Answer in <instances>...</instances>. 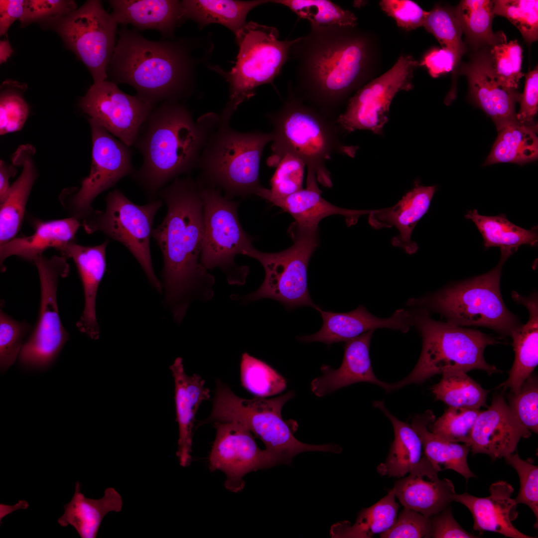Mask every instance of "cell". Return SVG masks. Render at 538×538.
Masks as SVG:
<instances>
[{
  "mask_svg": "<svg viewBox=\"0 0 538 538\" xmlns=\"http://www.w3.org/2000/svg\"><path fill=\"white\" fill-rule=\"evenodd\" d=\"M167 207L162 222L152 232L162 254L165 299L181 319L190 298L199 293L205 300L213 295L215 280L202 265L203 203L197 180L177 178L157 194Z\"/></svg>",
  "mask_w": 538,
  "mask_h": 538,
  "instance_id": "obj_1",
  "label": "cell"
},
{
  "mask_svg": "<svg viewBox=\"0 0 538 538\" xmlns=\"http://www.w3.org/2000/svg\"><path fill=\"white\" fill-rule=\"evenodd\" d=\"M108 68L111 81L133 87L141 100L155 107L186 99L195 87V68L209 58L210 37L152 41L125 27Z\"/></svg>",
  "mask_w": 538,
  "mask_h": 538,
  "instance_id": "obj_2",
  "label": "cell"
},
{
  "mask_svg": "<svg viewBox=\"0 0 538 538\" xmlns=\"http://www.w3.org/2000/svg\"><path fill=\"white\" fill-rule=\"evenodd\" d=\"M297 38L290 55L296 62V85L289 87L303 101L328 118L358 85L368 58L366 40L346 27L310 25Z\"/></svg>",
  "mask_w": 538,
  "mask_h": 538,
  "instance_id": "obj_3",
  "label": "cell"
},
{
  "mask_svg": "<svg viewBox=\"0 0 538 538\" xmlns=\"http://www.w3.org/2000/svg\"><path fill=\"white\" fill-rule=\"evenodd\" d=\"M220 115L205 114L196 121L180 102L165 101L155 106L141 126L133 145L143 157L132 175L149 201L180 175L198 164L202 150L218 126Z\"/></svg>",
  "mask_w": 538,
  "mask_h": 538,
  "instance_id": "obj_4",
  "label": "cell"
},
{
  "mask_svg": "<svg viewBox=\"0 0 538 538\" xmlns=\"http://www.w3.org/2000/svg\"><path fill=\"white\" fill-rule=\"evenodd\" d=\"M272 126V153L269 166L276 167L287 153L300 158L307 173L315 174L317 181L331 187L332 182L326 163L332 154H355V147L343 143V132L333 120L303 101L290 88L287 98L279 110L268 114Z\"/></svg>",
  "mask_w": 538,
  "mask_h": 538,
  "instance_id": "obj_5",
  "label": "cell"
},
{
  "mask_svg": "<svg viewBox=\"0 0 538 538\" xmlns=\"http://www.w3.org/2000/svg\"><path fill=\"white\" fill-rule=\"evenodd\" d=\"M232 115L223 111L220 121L201 152L197 179L202 185L222 190L224 196L246 197L257 195L261 156L273 140L271 133L238 132L230 125Z\"/></svg>",
  "mask_w": 538,
  "mask_h": 538,
  "instance_id": "obj_6",
  "label": "cell"
},
{
  "mask_svg": "<svg viewBox=\"0 0 538 538\" xmlns=\"http://www.w3.org/2000/svg\"><path fill=\"white\" fill-rule=\"evenodd\" d=\"M413 326L422 338L419 359L410 374L395 383L392 390L421 384L431 377L451 370H481L489 375L499 371L484 357L486 347L498 342L479 330L433 319L427 310L410 307Z\"/></svg>",
  "mask_w": 538,
  "mask_h": 538,
  "instance_id": "obj_7",
  "label": "cell"
},
{
  "mask_svg": "<svg viewBox=\"0 0 538 538\" xmlns=\"http://www.w3.org/2000/svg\"><path fill=\"white\" fill-rule=\"evenodd\" d=\"M505 262L500 259L497 266L485 274L410 299L407 305L437 313L456 325L487 327L501 336H510L522 323L502 298L500 278Z\"/></svg>",
  "mask_w": 538,
  "mask_h": 538,
  "instance_id": "obj_8",
  "label": "cell"
},
{
  "mask_svg": "<svg viewBox=\"0 0 538 538\" xmlns=\"http://www.w3.org/2000/svg\"><path fill=\"white\" fill-rule=\"evenodd\" d=\"M289 391L271 399L241 398L218 380L209 416L202 423L236 420L245 425L264 443L266 449L279 464H289L297 454L306 451L339 453L341 448L331 444L311 445L302 443L293 435L281 416L283 405L293 398Z\"/></svg>",
  "mask_w": 538,
  "mask_h": 538,
  "instance_id": "obj_9",
  "label": "cell"
},
{
  "mask_svg": "<svg viewBox=\"0 0 538 538\" xmlns=\"http://www.w3.org/2000/svg\"><path fill=\"white\" fill-rule=\"evenodd\" d=\"M235 36L239 47L235 66L228 72L212 68L229 83L230 100L224 109L232 114L254 95L257 87L273 84L297 40H280L276 28L253 21L247 22Z\"/></svg>",
  "mask_w": 538,
  "mask_h": 538,
  "instance_id": "obj_10",
  "label": "cell"
},
{
  "mask_svg": "<svg viewBox=\"0 0 538 538\" xmlns=\"http://www.w3.org/2000/svg\"><path fill=\"white\" fill-rule=\"evenodd\" d=\"M288 232L293 243L286 250L266 253L253 247L245 253L262 264L265 277L260 287L244 299L250 302L270 298L289 310L303 306L316 309L319 306L313 302L308 288L307 268L319 244L318 228L302 227L294 222Z\"/></svg>",
  "mask_w": 538,
  "mask_h": 538,
  "instance_id": "obj_11",
  "label": "cell"
},
{
  "mask_svg": "<svg viewBox=\"0 0 538 538\" xmlns=\"http://www.w3.org/2000/svg\"><path fill=\"white\" fill-rule=\"evenodd\" d=\"M199 184L204 222L201 263L208 270L219 268L230 284L242 285L249 269L238 265L235 258L254 247V238L240 224L237 202L214 187Z\"/></svg>",
  "mask_w": 538,
  "mask_h": 538,
  "instance_id": "obj_12",
  "label": "cell"
},
{
  "mask_svg": "<svg viewBox=\"0 0 538 538\" xmlns=\"http://www.w3.org/2000/svg\"><path fill=\"white\" fill-rule=\"evenodd\" d=\"M163 203L157 198L144 205H137L116 189L108 194L105 211L94 210L82 221L87 233L101 231L127 248L158 291L161 285L153 268L150 240L154 217Z\"/></svg>",
  "mask_w": 538,
  "mask_h": 538,
  "instance_id": "obj_13",
  "label": "cell"
},
{
  "mask_svg": "<svg viewBox=\"0 0 538 538\" xmlns=\"http://www.w3.org/2000/svg\"><path fill=\"white\" fill-rule=\"evenodd\" d=\"M38 272L40 302L37 321L20 352V364L27 369L44 371L56 360L69 338L59 316L57 301L59 278L66 277L69 267L65 257L43 255L33 261Z\"/></svg>",
  "mask_w": 538,
  "mask_h": 538,
  "instance_id": "obj_14",
  "label": "cell"
},
{
  "mask_svg": "<svg viewBox=\"0 0 538 538\" xmlns=\"http://www.w3.org/2000/svg\"><path fill=\"white\" fill-rule=\"evenodd\" d=\"M56 30L90 71L94 83L106 80L116 46L118 23L98 0L87 1L61 17Z\"/></svg>",
  "mask_w": 538,
  "mask_h": 538,
  "instance_id": "obj_15",
  "label": "cell"
},
{
  "mask_svg": "<svg viewBox=\"0 0 538 538\" xmlns=\"http://www.w3.org/2000/svg\"><path fill=\"white\" fill-rule=\"evenodd\" d=\"M418 66L412 56H401L390 70L358 90L336 120L342 132L365 130L381 134L392 100L399 92L413 88V73Z\"/></svg>",
  "mask_w": 538,
  "mask_h": 538,
  "instance_id": "obj_16",
  "label": "cell"
},
{
  "mask_svg": "<svg viewBox=\"0 0 538 538\" xmlns=\"http://www.w3.org/2000/svg\"><path fill=\"white\" fill-rule=\"evenodd\" d=\"M89 122L92 141L91 167L70 206L74 218L83 220L94 211L92 203L98 195L135 171L130 146L94 120L89 119Z\"/></svg>",
  "mask_w": 538,
  "mask_h": 538,
  "instance_id": "obj_17",
  "label": "cell"
},
{
  "mask_svg": "<svg viewBox=\"0 0 538 538\" xmlns=\"http://www.w3.org/2000/svg\"><path fill=\"white\" fill-rule=\"evenodd\" d=\"M212 423L216 433L209 457V469L225 473L224 485L228 490L241 491L245 485V475L278 464L266 449L258 447L252 432L242 423L236 420Z\"/></svg>",
  "mask_w": 538,
  "mask_h": 538,
  "instance_id": "obj_18",
  "label": "cell"
},
{
  "mask_svg": "<svg viewBox=\"0 0 538 538\" xmlns=\"http://www.w3.org/2000/svg\"><path fill=\"white\" fill-rule=\"evenodd\" d=\"M92 119L128 146L134 145L139 129L154 106L105 80L94 83L80 101Z\"/></svg>",
  "mask_w": 538,
  "mask_h": 538,
  "instance_id": "obj_19",
  "label": "cell"
},
{
  "mask_svg": "<svg viewBox=\"0 0 538 538\" xmlns=\"http://www.w3.org/2000/svg\"><path fill=\"white\" fill-rule=\"evenodd\" d=\"M511 411L502 394L495 396L491 405L480 411L472 431V454L488 455L493 461L514 453L522 438L532 434Z\"/></svg>",
  "mask_w": 538,
  "mask_h": 538,
  "instance_id": "obj_20",
  "label": "cell"
},
{
  "mask_svg": "<svg viewBox=\"0 0 538 538\" xmlns=\"http://www.w3.org/2000/svg\"><path fill=\"white\" fill-rule=\"evenodd\" d=\"M316 310L322 318L321 329L314 334L297 337L298 340L307 343L320 342L331 345L346 342L378 328H388L405 333L413 326V315L410 309H399L387 318L376 317L362 305L344 313L324 311L319 306Z\"/></svg>",
  "mask_w": 538,
  "mask_h": 538,
  "instance_id": "obj_21",
  "label": "cell"
},
{
  "mask_svg": "<svg viewBox=\"0 0 538 538\" xmlns=\"http://www.w3.org/2000/svg\"><path fill=\"white\" fill-rule=\"evenodd\" d=\"M392 489L404 508L430 518L449 506L456 495L453 483L447 478L440 479L424 454L407 476L395 482Z\"/></svg>",
  "mask_w": 538,
  "mask_h": 538,
  "instance_id": "obj_22",
  "label": "cell"
},
{
  "mask_svg": "<svg viewBox=\"0 0 538 538\" xmlns=\"http://www.w3.org/2000/svg\"><path fill=\"white\" fill-rule=\"evenodd\" d=\"M514 491L511 484L501 480L491 484L488 497H477L465 492L456 494L454 501L470 511L474 520L473 530L479 535L488 531L511 538H533L519 531L512 523L518 516V504L511 497Z\"/></svg>",
  "mask_w": 538,
  "mask_h": 538,
  "instance_id": "obj_23",
  "label": "cell"
},
{
  "mask_svg": "<svg viewBox=\"0 0 538 538\" xmlns=\"http://www.w3.org/2000/svg\"><path fill=\"white\" fill-rule=\"evenodd\" d=\"M470 94L479 107L493 120L497 130L517 121L515 105L521 94L506 88L497 81L489 55L481 54L463 68Z\"/></svg>",
  "mask_w": 538,
  "mask_h": 538,
  "instance_id": "obj_24",
  "label": "cell"
},
{
  "mask_svg": "<svg viewBox=\"0 0 538 538\" xmlns=\"http://www.w3.org/2000/svg\"><path fill=\"white\" fill-rule=\"evenodd\" d=\"M374 330L345 342L343 360L339 368L333 369L323 365L322 375L312 381V392L322 397L350 385L358 382H368L380 386L388 392L392 391V384L378 379L371 365L369 355L370 345Z\"/></svg>",
  "mask_w": 538,
  "mask_h": 538,
  "instance_id": "obj_25",
  "label": "cell"
},
{
  "mask_svg": "<svg viewBox=\"0 0 538 538\" xmlns=\"http://www.w3.org/2000/svg\"><path fill=\"white\" fill-rule=\"evenodd\" d=\"M109 240L95 246H84L73 241L58 249L64 257L74 261L82 284L84 307L77 323L79 330L92 339L99 336L96 303L100 282L106 269V252Z\"/></svg>",
  "mask_w": 538,
  "mask_h": 538,
  "instance_id": "obj_26",
  "label": "cell"
},
{
  "mask_svg": "<svg viewBox=\"0 0 538 538\" xmlns=\"http://www.w3.org/2000/svg\"><path fill=\"white\" fill-rule=\"evenodd\" d=\"M435 190V186H425L416 183L394 206L371 210L369 223L376 229L396 227L399 234L392 239V245L402 248L408 254H414L418 246L411 240L412 231L428 211Z\"/></svg>",
  "mask_w": 538,
  "mask_h": 538,
  "instance_id": "obj_27",
  "label": "cell"
},
{
  "mask_svg": "<svg viewBox=\"0 0 538 538\" xmlns=\"http://www.w3.org/2000/svg\"><path fill=\"white\" fill-rule=\"evenodd\" d=\"M174 382V401L179 437L176 455L182 467L191 461L192 429L197 412L202 403L210 399V391L198 375L189 376L185 372L182 359L177 358L170 367Z\"/></svg>",
  "mask_w": 538,
  "mask_h": 538,
  "instance_id": "obj_28",
  "label": "cell"
},
{
  "mask_svg": "<svg viewBox=\"0 0 538 538\" xmlns=\"http://www.w3.org/2000/svg\"><path fill=\"white\" fill-rule=\"evenodd\" d=\"M112 16L118 24H131L139 30H156L174 39L176 28L185 21L181 0H111Z\"/></svg>",
  "mask_w": 538,
  "mask_h": 538,
  "instance_id": "obj_29",
  "label": "cell"
},
{
  "mask_svg": "<svg viewBox=\"0 0 538 538\" xmlns=\"http://www.w3.org/2000/svg\"><path fill=\"white\" fill-rule=\"evenodd\" d=\"M512 297L516 303L524 305L529 314L527 322L522 324L510 335L515 359L508 379L500 386L505 389L509 388L512 394H516L538 364V299L536 291L524 296L513 291Z\"/></svg>",
  "mask_w": 538,
  "mask_h": 538,
  "instance_id": "obj_30",
  "label": "cell"
},
{
  "mask_svg": "<svg viewBox=\"0 0 538 538\" xmlns=\"http://www.w3.org/2000/svg\"><path fill=\"white\" fill-rule=\"evenodd\" d=\"M316 176L307 175L306 188L286 197L269 201L289 214L299 226L318 228L319 222L333 215L345 217L348 226L355 224L359 217L369 215L371 210H357L342 208L332 205L321 196Z\"/></svg>",
  "mask_w": 538,
  "mask_h": 538,
  "instance_id": "obj_31",
  "label": "cell"
},
{
  "mask_svg": "<svg viewBox=\"0 0 538 538\" xmlns=\"http://www.w3.org/2000/svg\"><path fill=\"white\" fill-rule=\"evenodd\" d=\"M34 152L32 146L26 145L20 146L13 154V165L22 166V170L0 203V245L14 238L21 226L26 202L37 176L32 159Z\"/></svg>",
  "mask_w": 538,
  "mask_h": 538,
  "instance_id": "obj_32",
  "label": "cell"
},
{
  "mask_svg": "<svg viewBox=\"0 0 538 538\" xmlns=\"http://www.w3.org/2000/svg\"><path fill=\"white\" fill-rule=\"evenodd\" d=\"M80 225L74 217L38 222L35 231L29 236L13 238L0 245L1 265L8 257L16 256L23 259L33 262L49 248L57 250L73 241Z\"/></svg>",
  "mask_w": 538,
  "mask_h": 538,
  "instance_id": "obj_33",
  "label": "cell"
},
{
  "mask_svg": "<svg viewBox=\"0 0 538 538\" xmlns=\"http://www.w3.org/2000/svg\"><path fill=\"white\" fill-rule=\"evenodd\" d=\"M122 506V496L115 489H106L100 499H90L81 492L77 481L74 495L64 506V514L57 522L63 527L72 526L81 538H95L105 516L111 512H120Z\"/></svg>",
  "mask_w": 538,
  "mask_h": 538,
  "instance_id": "obj_34",
  "label": "cell"
},
{
  "mask_svg": "<svg viewBox=\"0 0 538 538\" xmlns=\"http://www.w3.org/2000/svg\"><path fill=\"white\" fill-rule=\"evenodd\" d=\"M435 419L433 412L428 410L423 414L416 415L411 420L410 425L420 438L424 455L438 472L453 470L463 476L466 481L476 477L467 463L470 446L446 441L433 433L429 426Z\"/></svg>",
  "mask_w": 538,
  "mask_h": 538,
  "instance_id": "obj_35",
  "label": "cell"
},
{
  "mask_svg": "<svg viewBox=\"0 0 538 538\" xmlns=\"http://www.w3.org/2000/svg\"><path fill=\"white\" fill-rule=\"evenodd\" d=\"M271 0H181L185 20L196 22L202 29L212 23L221 24L235 35L247 23L248 13Z\"/></svg>",
  "mask_w": 538,
  "mask_h": 538,
  "instance_id": "obj_36",
  "label": "cell"
},
{
  "mask_svg": "<svg viewBox=\"0 0 538 538\" xmlns=\"http://www.w3.org/2000/svg\"><path fill=\"white\" fill-rule=\"evenodd\" d=\"M374 406L380 409L391 421L394 439L386 460L377 467L383 476L402 478L419 462L424 455L420 437L409 424L400 420L386 408L383 401H375Z\"/></svg>",
  "mask_w": 538,
  "mask_h": 538,
  "instance_id": "obj_37",
  "label": "cell"
},
{
  "mask_svg": "<svg viewBox=\"0 0 538 538\" xmlns=\"http://www.w3.org/2000/svg\"><path fill=\"white\" fill-rule=\"evenodd\" d=\"M537 126L518 121L507 124L499 134L485 165L511 162L523 164L536 160L538 156Z\"/></svg>",
  "mask_w": 538,
  "mask_h": 538,
  "instance_id": "obj_38",
  "label": "cell"
},
{
  "mask_svg": "<svg viewBox=\"0 0 538 538\" xmlns=\"http://www.w3.org/2000/svg\"><path fill=\"white\" fill-rule=\"evenodd\" d=\"M465 218L473 221L481 234L486 248L499 247L501 252L510 256L522 245L535 246L538 231L535 227L527 230L509 221L505 214L495 216L480 215L476 209L468 211Z\"/></svg>",
  "mask_w": 538,
  "mask_h": 538,
  "instance_id": "obj_39",
  "label": "cell"
},
{
  "mask_svg": "<svg viewBox=\"0 0 538 538\" xmlns=\"http://www.w3.org/2000/svg\"><path fill=\"white\" fill-rule=\"evenodd\" d=\"M399 505L392 489L372 506L363 509L352 526L348 521L336 524L330 533L333 538H370L386 532L395 524Z\"/></svg>",
  "mask_w": 538,
  "mask_h": 538,
  "instance_id": "obj_40",
  "label": "cell"
},
{
  "mask_svg": "<svg viewBox=\"0 0 538 538\" xmlns=\"http://www.w3.org/2000/svg\"><path fill=\"white\" fill-rule=\"evenodd\" d=\"M439 382L432 387L437 400L449 407L479 409L485 406L488 391L461 370L443 373Z\"/></svg>",
  "mask_w": 538,
  "mask_h": 538,
  "instance_id": "obj_41",
  "label": "cell"
},
{
  "mask_svg": "<svg viewBox=\"0 0 538 538\" xmlns=\"http://www.w3.org/2000/svg\"><path fill=\"white\" fill-rule=\"evenodd\" d=\"M493 5L491 0H463L452 10L463 32L472 42L492 46L502 37L504 33L492 31Z\"/></svg>",
  "mask_w": 538,
  "mask_h": 538,
  "instance_id": "obj_42",
  "label": "cell"
},
{
  "mask_svg": "<svg viewBox=\"0 0 538 538\" xmlns=\"http://www.w3.org/2000/svg\"><path fill=\"white\" fill-rule=\"evenodd\" d=\"M271 2L283 5L310 25H337L354 27L357 17L350 10L342 8L328 0H274Z\"/></svg>",
  "mask_w": 538,
  "mask_h": 538,
  "instance_id": "obj_43",
  "label": "cell"
},
{
  "mask_svg": "<svg viewBox=\"0 0 538 538\" xmlns=\"http://www.w3.org/2000/svg\"><path fill=\"white\" fill-rule=\"evenodd\" d=\"M240 375L242 386L255 397L276 395L286 388V380L277 371L247 352L241 357Z\"/></svg>",
  "mask_w": 538,
  "mask_h": 538,
  "instance_id": "obj_44",
  "label": "cell"
},
{
  "mask_svg": "<svg viewBox=\"0 0 538 538\" xmlns=\"http://www.w3.org/2000/svg\"><path fill=\"white\" fill-rule=\"evenodd\" d=\"M522 48L517 40L507 41L504 34L501 39L492 46L489 54L498 82L504 87L518 88L521 72Z\"/></svg>",
  "mask_w": 538,
  "mask_h": 538,
  "instance_id": "obj_45",
  "label": "cell"
},
{
  "mask_svg": "<svg viewBox=\"0 0 538 538\" xmlns=\"http://www.w3.org/2000/svg\"><path fill=\"white\" fill-rule=\"evenodd\" d=\"M305 163L297 156L285 153L271 178L270 189L262 187L257 196L269 202L290 195L302 188Z\"/></svg>",
  "mask_w": 538,
  "mask_h": 538,
  "instance_id": "obj_46",
  "label": "cell"
},
{
  "mask_svg": "<svg viewBox=\"0 0 538 538\" xmlns=\"http://www.w3.org/2000/svg\"><path fill=\"white\" fill-rule=\"evenodd\" d=\"M423 26L432 33L442 48L451 52L458 62L465 50L461 26L452 10L436 6L428 11Z\"/></svg>",
  "mask_w": 538,
  "mask_h": 538,
  "instance_id": "obj_47",
  "label": "cell"
},
{
  "mask_svg": "<svg viewBox=\"0 0 538 538\" xmlns=\"http://www.w3.org/2000/svg\"><path fill=\"white\" fill-rule=\"evenodd\" d=\"M479 409L449 407L429 426L439 437L448 441L469 445L472 429Z\"/></svg>",
  "mask_w": 538,
  "mask_h": 538,
  "instance_id": "obj_48",
  "label": "cell"
},
{
  "mask_svg": "<svg viewBox=\"0 0 538 538\" xmlns=\"http://www.w3.org/2000/svg\"><path fill=\"white\" fill-rule=\"evenodd\" d=\"M494 16L507 18L520 31L526 42L531 44L538 39V0H495Z\"/></svg>",
  "mask_w": 538,
  "mask_h": 538,
  "instance_id": "obj_49",
  "label": "cell"
},
{
  "mask_svg": "<svg viewBox=\"0 0 538 538\" xmlns=\"http://www.w3.org/2000/svg\"><path fill=\"white\" fill-rule=\"evenodd\" d=\"M26 322L18 321L0 311V368L4 373L18 359L24 338L31 330Z\"/></svg>",
  "mask_w": 538,
  "mask_h": 538,
  "instance_id": "obj_50",
  "label": "cell"
},
{
  "mask_svg": "<svg viewBox=\"0 0 538 538\" xmlns=\"http://www.w3.org/2000/svg\"><path fill=\"white\" fill-rule=\"evenodd\" d=\"M511 411L521 423L531 432H538V384L531 375L519 392L509 396Z\"/></svg>",
  "mask_w": 538,
  "mask_h": 538,
  "instance_id": "obj_51",
  "label": "cell"
},
{
  "mask_svg": "<svg viewBox=\"0 0 538 538\" xmlns=\"http://www.w3.org/2000/svg\"><path fill=\"white\" fill-rule=\"evenodd\" d=\"M506 463L517 472L520 487L514 499L517 504L529 506L537 519L535 528H538V467L528 460H523L518 454L512 453L504 457Z\"/></svg>",
  "mask_w": 538,
  "mask_h": 538,
  "instance_id": "obj_52",
  "label": "cell"
},
{
  "mask_svg": "<svg viewBox=\"0 0 538 538\" xmlns=\"http://www.w3.org/2000/svg\"><path fill=\"white\" fill-rule=\"evenodd\" d=\"M381 538H429L432 536L430 517L404 508L393 526L379 534Z\"/></svg>",
  "mask_w": 538,
  "mask_h": 538,
  "instance_id": "obj_53",
  "label": "cell"
},
{
  "mask_svg": "<svg viewBox=\"0 0 538 538\" xmlns=\"http://www.w3.org/2000/svg\"><path fill=\"white\" fill-rule=\"evenodd\" d=\"M29 114L28 105L22 95L14 90H5L0 97V134L19 131Z\"/></svg>",
  "mask_w": 538,
  "mask_h": 538,
  "instance_id": "obj_54",
  "label": "cell"
},
{
  "mask_svg": "<svg viewBox=\"0 0 538 538\" xmlns=\"http://www.w3.org/2000/svg\"><path fill=\"white\" fill-rule=\"evenodd\" d=\"M76 4L73 0H26L24 10L20 19L21 25L50 18H60L75 10Z\"/></svg>",
  "mask_w": 538,
  "mask_h": 538,
  "instance_id": "obj_55",
  "label": "cell"
},
{
  "mask_svg": "<svg viewBox=\"0 0 538 538\" xmlns=\"http://www.w3.org/2000/svg\"><path fill=\"white\" fill-rule=\"evenodd\" d=\"M379 4L382 10L393 17L399 27L406 30L423 26L428 13V11L410 0H382Z\"/></svg>",
  "mask_w": 538,
  "mask_h": 538,
  "instance_id": "obj_56",
  "label": "cell"
},
{
  "mask_svg": "<svg viewBox=\"0 0 538 538\" xmlns=\"http://www.w3.org/2000/svg\"><path fill=\"white\" fill-rule=\"evenodd\" d=\"M519 102L520 109L516 116L517 121L523 124L535 126L533 119L538 107V66L526 75L525 88Z\"/></svg>",
  "mask_w": 538,
  "mask_h": 538,
  "instance_id": "obj_57",
  "label": "cell"
},
{
  "mask_svg": "<svg viewBox=\"0 0 538 538\" xmlns=\"http://www.w3.org/2000/svg\"><path fill=\"white\" fill-rule=\"evenodd\" d=\"M432 536L433 538H475L464 529L454 518L450 506L431 517Z\"/></svg>",
  "mask_w": 538,
  "mask_h": 538,
  "instance_id": "obj_58",
  "label": "cell"
},
{
  "mask_svg": "<svg viewBox=\"0 0 538 538\" xmlns=\"http://www.w3.org/2000/svg\"><path fill=\"white\" fill-rule=\"evenodd\" d=\"M454 54L445 49H434L427 53L419 63L428 69L430 76L437 78L451 71L457 64Z\"/></svg>",
  "mask_w": 538,
  "mask_h": 538,
  "instance_id": "obj_59",
  "label": "cell"
},
{
  "mask_svg": "<svg viewBox=\"0 0 538 538\" xmlns=\"http://www.w3.org/2000/svg\"><path fill=\"white\" fill-rule=\"evenodd\" d=\"M25 0H0V34L6 33L11 24L22 16Z\"/></svg>",
  "mask_w": 538,
  "mask_h": 538,
  "instance_id": "obj_60",
  "label": "cell"
},
{
  "mask_svg": "<svg viewBox=\"0 0 538 538\" xmlns=\"http://www.w3.org/2000/svg\"><path fill=\"white\" fill-rule=\"evenodd\" d=\"M14 165L6 164L2 160L0 161V202L1 203L7 197L10 186L9 179L14 176L16 172Z\"/></svg>",
  "mask_w": 538,
  "mask_h": 538,
  "instance_id": "obj_61",
  "label": "cell"
},
{
  "mask_svg": "<svg viewBox=\"0 0 538 538\" xmlns=\"http://www.w3.org/2000/svg\"><path fill=\"white\" fill-rule=\"evenodd\" d=\"M29 506L27 502L24 500L19 501L18 503L16 504L13 506H9L4 505L3 504H0V520L2 519L6 515L12 513L13 511L17 509H25Z\"/></svg>",
  "mask_w": 538,
  "mask_h": 538,
  "instance_id": "obj_62",
  "label": "cell"
},
{
  "mask_svg": "<svg viewBox=\"0 0 538 538\" xmlns=\"http://www.w3.org/2000/svg\"><path fill=\"white\" fill-rule=\"evenodd\" d=\"M13 49L7 40L0 42V63L5 62L12 53Z\"/></svg>",
  "mask_w": 538,
  "mask_h": 538,
  "instance_id": "obj_63",
  "label": "cell"
}]
</instances>
